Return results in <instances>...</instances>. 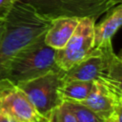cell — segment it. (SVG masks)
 Here are the masks:
<instances>
[{
	"label": "cell",
	"mask_w": 122,
	"mask_h": 122,
	"mask_svg": "<svg viewBox=\"0 0 122 122\" xmlns=\"http://www.w3.org/2000/svg\"><path fill=\"white\" fill-rule=\"evenodd\" d=\"M18 0H0V19H6Z\"/></svg>",
	"instance_id": "13"
},
{
	"label": "cell",
	"mask_w": 122,
	"mask_h": 122,
	"mask_svg": "<svg viewBox=\"0 0 122 122\" xmlns=\"http://www.w3.org/2000/svg\"><path fill=\"white\" fill-rule=\"evenodd\" d=\"M47 122H51V121H50V120H49V119L47 118Z\"/></svg>",
	"instance_id": "18"
},
{
	"label": "cell",
	"mask_w": 122,
	"mask_h": 122,
	"mask_svg": "<svg viewBox=\"0 0 122 122\" xmlns=\"http://www.w3.org/2000/svg\"><path fill=\"white\" fill-rule=\"evenodd\" d=\"M92 86V81L63 80L57 89V94L61 102H80L87 98Z\"/></svg>",
	"instance_id": "10"
},
{
	"label": "cell",
	"mask_w": 122,
	"mask_h": 122,
	"mask_svg": "<svg viewBox=\"0 0 122 122\" xmlns=\"http://www.w3.org/2000/svg\"><path fill=\"white\" fill-rule=\"evenodd\" d=\"M51 20L38 14L30 6L18 0L5 19L0 38V78L9 62L21 51L45 36Z\"/></svg>",
	"instance_id": "1"
},
{
	"label": "cell",
	"mask_w": 122,
	"mask_h": 122,
	"mask_svg": "<svg viewBox=\"0 0 122 122\" xmlns=\"http://www.w3.org/2000/svg\"><path fill=\"white\" fill-rule=\"evenodd\" d=\"M0 114L17 122H36L42 116L23 91L7 78H0Z\"/></svg>",
	"instance_id": "6"
},
{
	"label": "cell",
	"mask_w": 122,
	"mask_h": 122,
	"mask_svg": "<svg viewBox=\"0 0 122 122\" xmlns=\"http://www.w3.org/2000/svg\"><path fill=\"white\" fill-rule=\"evenodd\" d=\"M80 18L60 17L51 20V24L44 36V42L51 49H63L72 35Z\"/></svg>",
	"instance_id": "8"
},
{
	"label": "cell",
	"mask_w": 122,
	"mask_h": 122,
	"mask_svg": "<svg viewBox=\"0 0 122 122\" xmlns=\"http://www.w3.org/2000/svg\"><path fill=\"white\" fill-rule=\"evenodd\" d=\"M122 23V6L118 4L113 7L103 21L94 25L93 45L99 47L112 42V36L116 33Z\"/></svg>",
	"instance_id": "9"
},
{
	"label": "cell",
	"mask_w": 122,
	"mask_h": 122,
	"mask_svg": "<svg viewBox=\"0 0 122 122\" xmlns=\"http://www.w3.org/2000/svg\"><path fill=\"white\" fill-rule=\"evenodd\" d=\"M0 122H17L11 118H9V117H6L4 115H1L0 114Z\"/></svg>",
	"instance_id": "15"
},
{
	"label": "cell",
	"mask_w": 122,
	"mask_h": 122,
	"mask_svg": "<svg viewBox=\"0 0 122 122\" xmlns=\"http://www.w3.org/2000/svg\"><path fill=\"white\" fill-rule=\"evenodd\" d=\"M71 110L77 122H105L104 119L99 117L95 112L84 106L80 102H65Z\"/></svg>",
	"instance_id": "11"
},
{
	"label": "cell",
	"mask_w": 122,
	"mask_h": 122,
	"mask_svg": "<svg viewBox=\"0 0 122 122\" xmlns=\"http://www.w3.org/2000/svg\"><path fill=\"white\" fill-rule=\"evenodd\" d=\"M94 18H80L72 35L66 46L55 51V63L57 67L66 71L71 67L91 55L93 51V29L95 25Z\"/></svg>",
	"instance_id": "5"
},
{
	"label": "cell",
	"mask_w": 122,
	"mask_h": 122,
	"mask_svg": "<svg viewBox=\"0 0 122 122\" xmlns=\"http://www.w3.org/2000/svg\"><path fill=\"white\" fill-rule=\"evenodd\" d=\"M105 122H109V121H108V120H106V121H105Z\"/></svg>",
	"instance_id": "19"
},
{
	"label": "cell",
	"mask_w": 122,
	"mask_h": 122,
	"mask_svg": "<svg viewBox=\"0 0 122 122\" xmlns=\"http://www.w3.org/2000/svg\"><path fill=\"white\" fill-rule=\"evenodd\" d=\"M38 14L53 20L60 17L97 19L115 7L116 0H20Z\"/></svg>",
	"instance_id": "3"
},
{
	"label": "cell",
	"mask_w": 122,
	"mask_h": 122,
	"mask_svg": "<svg viewBox=\"0 0 122 122\" xmlns=\"http://www.w3.org/2000/svg\"><path fill=\"white\" fill-rule=\"evenodd\" d=\"M121 1H122V0H116V2H117L118 4H120V3H121Z\"/></svg>",
	"instance_id": "17"
},
{
	"label": "cell",
	"mask_w": 122,
	"mask_h": 122,
	"mask_svg": "<svg viewBox=\"0 0 122 122\" xmlns=\"http://www.w3.org/2000/svg\"><path fill=\"white\" fill-rule=\"evenodd\" d=\"M4 28H5V19H0V38L3 34Z\"/></svg>",
	"instance_id": "16"
},
{
	"label": "cell",
	"mask_w": 122,
	"mask_h": 122,
	"mask_svg": "<svg viewBox=\"0 0 122 122\" xmlns=\"http://www.w3.org/2000/svg\"><path fill=\"white\" fill-rule=\"evenodd\" d=\"M47 118L51 122H77L75 115L65 102L53 109Z\"/></svg>",
	"instance_id": "12"
},
{
	"label": "cell",
	"mask_w": 122,
	"mask_h": 122,
	"mask_svg": "<svg viewBox=\"0 0 122 122\" xmlns=\"http://www.w3.org/2000/svg\"><path fill=\"white\" fill-rule=\"evenodd\" d=\"M121 112H122V105H118L115 107L114 111L107 120L109 122H121Z\"/></svg>",
	"instance_id": "14"
},
{
	"label": "cell",
	"mask_w": 122,
	"mask_h": 122,
	"mask_svg": "<svg viewBox=\"0 0 122 122\" xmlns=\"http://www.w3.org/2000/svg\"><path fill=\"white\" fill-rule=\"evenodd\" d=\"M93 86L89 95L81 104L88 107L105 121L114 111L115 107L122 105V93L113 92L106 86L92 81Z\"/></svg>",
	"instance_id": "7"
},
{
	"label": "cell",
	"mask_w": 122,
	"mask_h": 122,
	"mask_svg": "<svg viewBox=\"0 0 122 122\" xmlns=\"http://www.w3.org/2000/svg\"><path fill=\"white\" fill-rule=\"evenodd\" d=\"M55 50L47 46L44 37L18 52L8 64L2 78L17 84L52 71H62L55 63Z\"/></svg>",
	"instance_id": "2"
},
{
	"label": "cell",
	"mask_w": 122,
	"mask_h": 122,
	"mask_svg": "<svg viewBox=\"0 0 122 122\" xmlns=\"http://www.w3.org/2000/svg\"><path fill=\"white\" fill-rule=\"evenodd\" d=\"M63 71H49L38 77L16 84L37 112L45 117H48L51 111L62 103L57 94V89L63 81Z\"/></svg>",
	"instance_id": "4"
}]
</instances>
